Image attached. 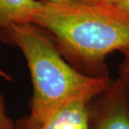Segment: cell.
I'll return each mask as SVG.
<instances>
[{"mask_svg": "<svg viewBox=\"0 0 129 129\" xmlns=\"http://www.w3.org/2000/svg\"><path fill=\"white\" fill-rule=\"evenodd\" d=\"M31 24L49 34L63 57L92 76H109L107 57L129 47V11L97 1H42Z\"/></svg>", "mask_w": 129, "mask_h": 129, "instance_id": "obj_1", "label": "cell"}, {"mask_svg": "<svg viewBox=\"0 0 129 129\" xmlns=\"http://www.w3.org/2000/svg\"><path fill=\"white\" fill-rule=\"evenodd\" d=\"M0 40L19 48L24 55L33 85L30 114L42 122L70 103H88L110 86L109 76H92L71 66L60 53L49 34L29 24H14L0 29Z\"/></svg>", "mask_w": 129, "mask_h": 129, "instance_id": "obj_2", "label": "cell"}, {"mask_svg": "<svg viewBox=\"0 0 129 129\" xmlns=\"http://www.w3.org/2000/svg\"><path fill=\"white\" fill-rule=\"evenodd\" d=\"M16 129H89L87 102H75L55 111L42 122L24 117L15 123Z\"/></svg>", "mask_w": 129, "mask_h": 129, "instance_id": "obj_3", "label": "cell"}, {"mask_svg": "<svg viewBox=\"0 0 129 129\" xmlns=\"http://www.w3.org/2000/svg\"><path fill=\"white\" fill-rule=\"evenodd\" d=\"M96 129H129V102L122 80L112 82Z\"/></svg>", "mask_w": 129, "mask_h": 129, "instance_id": "obj_4", "label": "cell"}, {"mask_svg": "<svg viewBox=\"0 0 129 129\" xmlns=\"http://www.w3.org/2000/svg\"><path fill=\"white\" fill-rule=\"evenodd\" d=\"M35 0H0V29L14 24H29L40 6Z\"/></svg>", "mask_w": 129, "mask_h": 129, "instance_id": "obj_5", "label": "cell"}, {"mask_svg": "<svg viewBox=\"0 0 129 129\" xmlns=\"http://www.w3.org/2000/svg\"><path fill=\"white\" fill-rule=\"evenodd\" d=\"M0 129H15V123L7 114L4 97L0 93Z\"/></svg>", "mask_w": 129, "mask_h": 129, "instance_id": "obj_6", "label": "cell"}, {"mask_svg": "<svg viewBox=\"0 0 129 129\" xmlns=\"http://www.w3.org/2000/svg\"><path fill=\"white\" fill-rule=\"evenodd\" d=\"M119 78L122 80L124 86L126 94L129 102V64L123 62L120 66V76Z\"/></svg>", "mask_w": 129, "mask_h": 129, "instance_id": "obj_7", "label": "cell"}, {"mask_svg": "<svg viewBox=\"0 0 129 129\" xmlns=\"http://www.w3.org/2000/svg\"><path fill=\"white\" fill-rule=\"evenodd\" d=\"M95 1L103 3V4H112V5H118L121 4L123 0H95Z\"/></svg>", "mask_w": 129, "mask_h": 129, "instance_id": "obj_8", "label": "cell"}, {"mask_svg": "<svg viewBox=\"0 0 129 129\" xmlns=\"http://www.w3.org/2000/svg\"><path fill=\"white\" fill-rule=\"evenodd\" d=\"M0 77H2V78H4V80H6L7 81H13L12 77L10 76L8 73H6L4 71H3L1 68H0Z\"/></svg>", "mask_w": 129, "mask_h": 129, "instance_id": "obj_9", "label": "cell"}, {"mask_svg": "<svg viewBox=\"0 0 129 129\" xmlns=\"http://www.w3.org/2000/svg\"><path fill=\"white\" fill-rule=\"evenodd\" d=\"M120 52L122 54L123 56H124V58H125L124 62L127 63V64H129V47L126 48L122 50H121Z\"/></svg>", "mask_w": 129, "mask_h": 129, "instance_id": "obj_10", "label": "cell"}, {"mask_svg": "<svg viewBox=\"0 0 129 129\" xmlns=\"http://www.w3.org/2000/svg\"><path fill=\"white\" fill-rule=\"evenodd\" d=\"M118 6L122 8L123 9L127 10V11H129V0H123L121 4H118Z\"/></svg>", "mask_w": 129, "mask_h": 129, "instance_id": "obj_11", "label": "cell"}, {"mask_svg": "<svg viewBox=\"0 0 129 129\" xmlns=\"http://www.w3.org/2000/svg\"><path fill=\"white\" fill-rule=\"evenodd\" d=\"M35 1H48V2H64V1H74V0H35ZM83 1H95V0H83Z\"/></svg>", "mask_w": 129, "mask_h": 129, "instance_id": "obj_12", "label": "cell"}]
</instances>
